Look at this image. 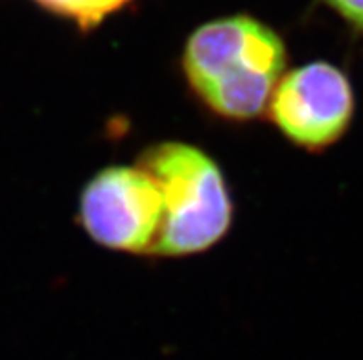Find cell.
Instances as JSON below:
<instances>
[{"label": "cell", "instance_id": "obj_1", "mask_svg": "<svg viewBox=\"0 0 363 360\" xmlns=\"http://www.w3.org/2000/svg\"><path fill=\"white\" fill-rule=\"evenodd\" d=\"M286 63L281 35L249 15L201 24L190 33L181 57L186 85L199 103L218 118L236 123L267 112Z\"/></svg>", "mask_w": 363, "mask_h": 360}, {"label": "cell", "instance_id": "obj_4", "mask_svg": "<svg viewBox=\"0 0 363 360\" xmlns=\"http://www.w3.org/2000/svg\"><path fill=\"white\" fill-rule=\"evenodd\" d=\"M267 112L294 146L319 153L350 129L356 112L352 81L345 70L328 61L303 64L282 76Z\"/></svg>", "mask_w": 363, "mask_h": 360}, {"label": "cell", "instance_id": "obj_3", "mask_svg": "<svg viewBox=\"0 0 363 360\" xmlns=\"http://www.w3.org/2000/svg\"><path fill=\"white\" fill-rule=\"evenodd\" d=\"M78 215L89 238L104 248L153 255L164 201L155 180L138 164L109 166L85 184Z\"/></svg>", "mask_w": 363, "mask_h": 360}, {"label": "cell", "instance_id": "obj_2", "mask_svg": "<svg viewBox=\"0 0 363 360\" xmlns=\"http://www.w3.org/2000/svg\"><path fill=\"white\" fill-rule=\"evenodd\" d=\"M137 164L155 180L164 201L153 255H196L225 238L235 204L223 171L208 153L184 141H161L143 151Z\"/></svg>", "mask_w": 363, "mask_h": 360}, {"label": "cell", "instance_id": "obj_6", "mask_svg": "<svg viewBox=\"0 0 363 360\" xmlns=\"http://www.w3.org/2000/svg\"><path fill=\"white\" fill-rule=\"evenodd\" d=\"M328 8L345 21L352 32L363 37V0H323Z\"/></svg>", "mask_w": 363, "mask_h": 360}, {"label": "cell", "instance_id": "obj_5", "mask_svg": "<svg viewBox=\"0 0 363 360\" xmlns=\"http://www.w3.org/2000/svg\"><path fill=\"white\" fill-rule=\"evenodd\" d=\"M41 8L61 18L72 21L82 30H91L131 0H35Z\"/></svg>", "mask_w": 363, "mask_h": 360}]
</instances>
